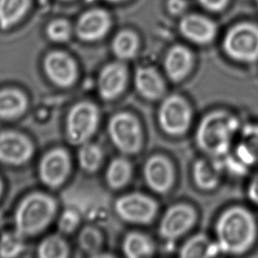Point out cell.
<instances>
[{
    "label": "cell",
    "instance_id": "cell-9",
    "mask_svg": "<svg viewBox=\"0 0 258 258\" xmlns=\"http://www.w3.org/2000/svg\"><path fill=\"white\" fill-rule=\"evenodd\" d=\"M159 206L146 194L133 192L120 197L115 203V212L121 220L135 225H148L157 215Z\"/></svg>",
    "mask_w": 258,
    "mask_h": 258
},
{
    "label": "cell",
    "instance_id": "cell-36",
    "mask_svg": "<svg viewBox=\"0 0 258 258\" xmlns=\"http://www.w3.org/2000/svg\"><path fill=\"white\" fill-rule=\"evenodd\" d=\"M3 181H2V180H1V178H0V198H1V196H2V194H3Z\"/></svg>",
    "mask_w": 258,
    "mask_h": 258
},
{
    "label": "cell",
    "instance_id": "cell-29",
    "mask_svg": "<svg viewBox=\"0 0 258 258\" xmlns=\"http://www.w3.org/2000/svg\"><path fill=\"white\" fill-rule=\"evenodd\" d=\"M25 239L16 230L4 233L0 237V257L20 256L26 249Z\"/></svg>",
    "mask_w": 258,
    "mask_h": 258
},
{
    "label": "cell",
    "instance_id": "cell-5",
    "mask_svg": "<svg viewBox=\"0 0 258 258\" xmlns=\"http://www.w3.org/2000/svg\"><path fill=\"white\" fill-rule=\"evenodd\" d=\"M222 49L226 56L234 63H257V25L251 22H241L231 27L224 36Z\"/></svg>",
    "mask_w": 258,
    "mask_h": 258
},
{
    "label": "cell",
    "instance_id": "cell-3",
    "mask_svg": "<svg viewBox=\"0 0 258 258\" xmlns=\"http://www.w3.org/2000/svg\"><path fill=\"white\" fill-rule=\"evenodd\" d=\"M57 212L56 199L43 192H33L21 200L14 213L15 230L25 238L42 233Z\"/></svg>",
    "mask_w": 258,
    "mask_h": 258
},
{
    "label": "cell",
    "instance_id": "cell-1",
    "mask_svg": "<svg viewBox=\"0 0 258 258\" xmlns=\"http://www.w3.org/2000/svg\"><path fill=\"white\" fill-rule=\"evenodd\" d=\"M213 238L221 255H247L258 244L255 210L249 205L234 204L227 206L217 217Z\"/></svg>",
    "mask_w": 258,
    "mask_h": 258
},
{
    "label": "cell",
    "instance_id": "cell-23",
    "mask_svg": "<svg viewBox=\"0 0 258 258\" xmlns=\"http://www.w3.org/2000/svg\"><path fill=\"white\" fill-rule=\"evenodd\" d=\"M31 0H0V30L7 31L28 14Z\"/></svg>",
    "mask_w": 258,
    "mask_h": 258
},
{
    "label": "cell",
    "instance_id": "cell-22",
    "mask_svg": "<svg viewBox=\"0 0 258 258\" xmlns=\"http://www.w3.org/2000/svg\"><path fill=\"white\" fill-rule=\"evenodd\" d=\"M221 255L214 238L198 234L185 241L180 249L181 257H216Z\"/></svg>",
    "mask_w": 258,
    "mask_h": 258
},
{
    "label": "cell",
    "instance_id": "cell-38",
    "mask_svg": "<svg viewBox=\"0 0 258 258\" xmlns=\"http://www.w3.org/2000/svg\"><path fill=\"white\" fill-rule=\"evenodd\" d=\"M255 2H256V5L258 6V0H255Z\"/></svg>",
    "mask_w": 258,
    "mask_h": 258
},
{
    "label": "cell",
    "instance_id": "cell-37",
    "mask_svg": "<svg viewBox=\"0 0 258 258\" xmlns=\"http://www.w3.org/2000/svg\"><path fill=\"white\" fill-rule=\"evenodd\" d=\"M106 1H108V2H112V3H118V2H122L123 0H106Z\"/></svg>",
    "mask_w": 258,
    "mask_h": 258
},
{
    "label": "cell",
    "instance_id": "cell-13",
    "mask_svg": "<svg viewBox=\"0 0 258 258\" xmlns=\"http://www.w3.org/2000/svg\"><path fill=\"white\" fill-rule=\"evenodd\" d=\"M43 70L49 81L60 88L73 87L79 77L74 58L63 51H51L43 60Z\"/></svg>",
    "mask_w": 258,
    "mask_h": 258
},
{
    "label": "cell",
    "instance_id": "cell-32",
    "mask_svg": "<svg viewBox=\"0 0 258 258\" xmlns=\"http://www.w3.org/2000/svg\"><path fill=\"white\" fill-rule=\"evenodd\" d=\"M81 224V216L74 210L67 209L58 220V229L62 234H73Z\"/></svg>",
    "mask_w": 258,
    "mask_h": 258
},
{
    "label": "cell",
    "instance_id": "cell-14",
    "mask_svg": "<svg viewBox=\"0 0 258 258\" xmlns=\"http://www.w3.org/2000/svg\"><path fill=\"white\" fill-rule=\"evenodd\" d=\"M143 175L147 186L153 191L164 195L171 190L175 180L174 166L168 158L155 154L144 165Z\"/></svg>",
    "mask_w": 258,
    "mask_h": 258
},
{
    "label": "cell",
    "instance_id": "cell-17",
    "mask_svg": "<svg viewBox=\"0 0 258 258\" xmlns=\"http://www.w3.org/2000/svg\"><path fill=\"white\" fill-rule=\"evenodd\" d=\"M111 27L109 14L102 9H92L82 14L76 25V34L86 42H95L104 37Z\"/></svg>",
    "mask_w": 258,
    "mask_h": 258
},
{
    "label": "cell",
    "instance_id": "cell-8",
    "mask_svg": "<svg viewBox=\"0 0 258 258\" xmlns=\"http://www.w3.org/2000/svg\"><path fill=\"white\" fill-rule=\"evenodd\" d=\"M157 116L160 127L166 134L180 137L190 128L193 110L185 98L179 94H171L161 102Z\"/></svg>",
    "mask_w": 258,
    "mask_h": 258
},
{
    "label": "cell",
    "instance_id": "cell-28",
    "mask_svg": "<svg viewBox=\"0 0 258 258\" xmlns=\"http://www.w3.org/2000/svg\"><path fill=\"white\" fill-rule=\"evenodd\" d=\"M37 255L41 258H67L70 255V247L61 235L51 234L39 243Z\"/></svg>",
    "mask_w": 258,
    "mask_h": 258
},
{
    "label": "cell",
    "instance_id": "cell-12",
    "mask_svg": "<svg viewBox=\"0 0 258 258\" xmlns=\"http://www.w3.org/2000/svg\"><path fill=\"white\" fill-rule=\"evenodd\" d=\"M35 154L31 140L18 131L0 132V163L21 167L30 161Z\"/></svg>",
    "mask_w": 258,
    "mask_h": 258
},
{
    "label": "cell",
    "instance_id": "cell-15",
    "mask_svg": "<svg viewBox=\"0 0 258 258\" xmlns=\"http://www.w3.org/2000/svg\"><path fill=\"white\" fill-rule=\"evenodd\" d=\"M128 70L122 62H113L105 66L99 74L98 94L105 101H114L120 97L128 83Z\"/></svg>",
    "mask_w": 258,
    "mask_h": 258
},
{
    "label": "cell",
    "instance_id": "cell-7",
    "mask_svg": "<svg viewBox=\"0 0 258 258\" xmlns=\"http://www.w3.org/2000/svg\"><path fill=\"white\" fill-rule=\"evenodd\" d=\"M100 110L94 102L79 101L67 114L66 135L69 143L80 147L90 141L99 127Z\"/></svg>",
    "mask_w": 258,
    "mask_h": 258
},
{
    "label": "cell",
    "instance_id": "cell-18",
    "mask_svg": "<svg viewBox=\"0 0 258 258\" xmlns=\"http://www.w3.org/2000/svg\"><path fill=\"white\" fill-rule=\"evenodd\" d=\"M180 30L190 42L201 45L211 43L217 34L215 23L200 14L185 15L180 22Z\"/></svg>",
    "mask_w": 258,
    "mask_h": 258
},
{
    "label": "cell",
    "instance_id": "cell-21",
    "mask_svg": "<svg viewBox=\"0 0 258 258\" xmlns=\"http://www.w3.org/2000/svg\"><path fill=\"white\" fill-rule=\"evenodd\" d=\"M28 108V99L23 91L16 87L0 89V120L20 118Z\"/></svg>",
    "mask_w": 258,
    "mask_h": 258
},
{
    "label": "cell",
    "instance_id": "cell-6",
    "mask_svg": "<svg viewBox=\"0 0 258 258\" xmlns=\"http://www.w3.org/2000/svg\"><path fill=\"white\" fill-rule=\"evenodd\" d=\"M108 135L114 147L123 155H135L143 147V130L139 119L130 112L112 115L108 123Z\"/></svg>",
    "mask_w": 258,
    "mask_h": 258
},
{
    "label": "cell",
    "instance_id": "cell-19",
    "mask_svg": "<svg viewBox=\"0 0 258 258\" xmlns=\"http://www.w3.org/2000/svg\"><path fill=\"white\" fill-rule=\"evenodd\" d=\"M134 85L140 96L147 101L161 100L166 94L164 80L154 67L138 68L134 77Z\"/></svg>",
    "mask_w": 258,
    "mask_h": 258
},
{
    "label": "cell",
    "instance_id": "cell-20",
    "mask_svg": "<svg viewBox=\"0 0 258 258\" xmlns=\"http://www.w3.org/2000/svg\"><path fill=\"white\" fill-rule=\"evenodd\" d=\"M193 63V55L188 48L182 45L174 46L165 56V73L170 81L179 83L190 74Z\"/></svg>",
    "mask_w": 258,
    "mask_h": 258
},
{
    "label": "cell",
    "instance_id": "cell-31",
    "mask_svg": "<svg viewBox=\"0 0 258 258\" xmlns=\"http://www.w3.org/2000/svg\"><path fill=\"white\" fill-rule=\"evenodd\" d=\"M47 35L55 42H66L69 41L73 33L72 26L68 21L58 19L51 21L46 29Z\"/></svg>",
    "mask_w": 258,
    "mask_h": 258
},
{
    "label": "cell",
    "instance_id": "cell-27",
    "mask_svg": "<svg viewBox=\"0 0 258 258\" xmlns=\"http://www.w3.org/2000/svg\"><path fill=\"white\" fill-rule=\"evenodd\" d=\"M78 160L83 171L87 174H94L102 164L103 151L98 144L88 141L80 146Z\"/></svg>",
    "mask_w": 258,
    "mask_h": 258
},
{
    "label": "cell",
    "instance_id": "cell-10",
    "mask_svg": "<svg viewBox=\"0 0 258 258\" xmlns=\"http://www.w3.org/2000/svg\"><path fill=\"white\" fill-rule=\"evenodd\" d=\"M72 170L70 154L64 148L56 147L47 152L38 165V176L42 184L58 188L67 181Z\"/></svg>",
    "mask_w": 258,
    "mask_h": 258
},
{
    "label": "cell",
    "instance_id": "cell-25",
    "mask_svg": "<svg viewBox=\"0 0 258 258\" xmlns=\"http://www.w3.org/2000/svg\"><path fill=\"white\" fill-rule=\"evenodd\" d=\"M122 250L127 257H150L155 253V245L147 234L140 232H132L123 239Z\"/></svg>",
    "mask_w": 258,
    "mask_h": 258
},
{
    "label": "cell",
    "instance_id": "cell-11",
    "mask_svg": "<svg viewBox=\"0 0 258 258\" xmlns=\"http://www.w3.org/2000/svg\"><path fill=\"white\" fill-rule=\"evenodd\" d=\"M198 219L199 215L193 206L179 203L166 211L159 225V234L165 240H176L192 229Z\"/></svg>",
    "mask_w": 258,
    "mask_h": 258
},
{
    "label": "cell",
    "instance_id": "cell-33",
    "mask_svg": "<svg viewBox=\"0 0 258 258\" xmlns=\"http://www.w3.org/2000/svg\"><path fill=\"white\" fill-rule=\"evenodd\" d=\"M245 196L248 205L258 211V168L249 176L245 188Z\"/></svg>",
    "mask_w": 258,
    "mask_h": 258
},
{
    "label": "cell",
    "instance_id": "cell-4",
    "mask_svg": "<svg viewBox=\"0 0 258 258\" xmlns=\"http://www.w3.org/2000/svg\"><path fill=\"white\" fill-rule=\"evenodd\" d=\"M223 160L227 174L242 177L258 168V122L243 121L230 154Z\"/></svg>",
    "mask_w": 258,
    "mask_h": 258
},
{
    "label": "cell",
    "instance_id": "cell-26",
    "mask_svg": "<svg viewBox=\"0 0 258 258\" xmlns=\"http://www.w3.org/2000/svg\"><path fill=\"white\" fill-rule=\"evenodd\" d=\"M140 47V40L136 34L130 30H122L115 35L112 42V50L120 60H129L136 56Z\"/></svg>",
    "mask_w": 258,
    "mask_h": 258
},
{
    "label": "cell",
    "instance_id": "cell-30",
    "mask_svg": "<svg viewBox=\"0 0 258 258\" xmlns=\"http://www.w3.org/2000/svg\"><path fill=\"white\" fill-rule=\"evenodd\" d=\"M78 242L80 248L91 256L99 254L102 245V236L97 228L87 226L82 228L79 234Z\"/></svg>",
    "mask_w": 258,
    "mask_h": 258
},
{
    "label": "cell",
    "instance_id": "cell-34",
    "mask_svg": "<svg viewBox=\"0 0 258 258\" xmlns=\"http://www.w3.org/2000/svg\"><path fill=\"white\" fill-rule=\"evenodd\" d=\"M199 2L206 10L218 13L227 7L229 0H199Z\"/></svg>",
    "mask_w": 258,
    "mask_h": 258
},
{
    "label": "cell",
    "instance_id": "cell-24",
    "mask_svg": "<svg viewBox=\"0 0 258 258\" xmlns=\"http://www.w3.org/2000/svg\"><path fill=\"white\" fill-rule=\"evenodd\" d=\"M133 168L131 161L124 157L113 159L105 173V180L108 187L118 190L124 188L133 177Z\"/></svg>",
    "mask_w": 258,
    "mask_h": 258
},
{
    "label": "cell",
    "instance_id": "cell-2",
    "mask_svg": "<svg viewBox=\"0 0 258 258\" xmlns=\"http://www.w3.org/2000/svg\"><path fill=\"white\" fill-rule=\"evenodd\" d=\"M242 122L240 115L227 108L207 112L196 131V144L199 150L209 157H226L234 147Z\"/></svg>",
    "mask_w": 258,
    "mask_h": 258
},
{
    "label": "cell",
    "instance_id": "cell-16",
    "mask_svg": "<svg viewBox=\"0 0 258 258\" xmlns=\"http://www.w3.org/2000/svg\"><path fill=\"white\" fill-rule=\"evenodd\" d=\"M227 175L222 159L206 156L196 161L192 178L196 186L203 191H213L220 187Z\"/></svg>",
    "mask_w": 258,
    "mask_h": 258
},
{
    "label": "cell",
    "instance_id": "cell-35",
    "mask_svg": "<svg viewBox=\"0 0 258 258\" xmlns=\"http://www.w3.org/2000/svg\"><path fill=\"white\" fill-rule=\"evenodd\" d=\"M168 8L172 14L180 15L186 10L187 3L184 0H168Z\"/></svg>",
    "mask_w": 258,
    "mask_h": 258
}]
</instances>
